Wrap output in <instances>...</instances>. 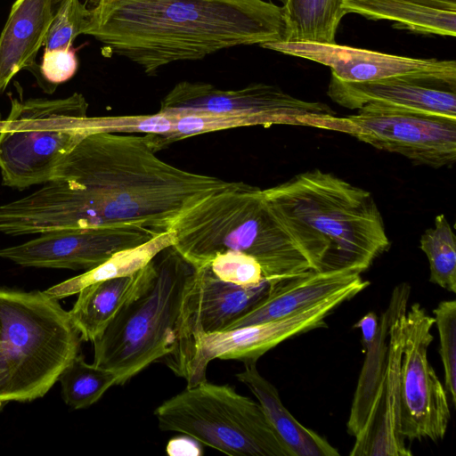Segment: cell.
<instances>
[{"mask_svg": "<svg viewBox=\"0 0 456 456\" xmlns=\"http://www.w3.org/2000/svg\"><path fill=\"white\" fill-rule=\"evenodd\" d=\"M162 431L177 432L232 456H292L259 403L229 385L208 380L187 387L159 405Z\"/></svg>", "mask_w": 456, "mask_h": 456, "instance_id": "ba28073f", "label": "cell"}, {"mask_svg": "<svg viewBox=\"0 0 456 456\" xmlns=\"http://www.w3.org/2000/svg\"><path fill=\"white\" fill-rule=\"evenodd\" d=\"M88 103L80 93L65 98L11 97L0 121L2 184L16 190L52 181L66 155L94 134Z\"/></svg>", "mask_w": 456, "mask_h": 456, "instance_id": "52a82bcc", "label": "cell"}, {"mask_svg": "<svg viewBox=\"0 0 456 456\" xmlns=\"http://www.w3.org/2000/svg\"><path fill=\"white\" fill-rule=\"evenodd\" d=\"M78 68V60L73 47L45 49L41 64L31 71L38 85L47 94L74 77Z\"/></svg>", "mask_w": 456, "mask_h": 456, "instance_id": "4dcf8cb0", "label": "cell"}, {"mask_svg": "<svg viewBox=\"0 0 456 456\" xmlns=\"http://www.w3.org/2000/svg\"><path fill=\"white\" fill-rule=\"evenodd\" d=\"M173 248L195 269L225 250L253 256L272 282L312 270L268 209L263 190L230 182L176 221Z\"/></svg>", "mask_w": 456, "mask_h": 456, "instance_id": "277c9868", "label": "cell"}, {"mask_svg": "<svg viewBox=\"0 0 456 456\" xmlns=\"http://www.w3.org/2000/svg\"><path fill=\"white\" fill-rule=\"evenodd\" d=\"M379 318L373 312L366 314L354 325L362 332V344L363 349L367 351L374 342L379 330Z\"/></svg>", "mask_w": 456, "mask_h": 456, "instance_id": "1f68e13d", "label": "cell"}, {"mask_svg": "<svg viewBox=\"0 0 456 456\" xmlns=\"http://www.w3.org/2000/svg\"><path fill=\"white\" fill-rule=\"evenodd\" d=\"M156 236L129 227L60 230L40 233L24 243L0 248V258L23 267L88 270L115 253Z\"/></svg>", "mask_w": 456, "mask_h": 456, "instance_id": "4fadbf2b", "label": "cell"}, {"mask_svg": "<svg viewBox=\"0 0 456 456\" xmlns=\"http://www.w3.org/2000/svg\"><path fill=\"white\" fill-rule=\"evenodd\" d=\"M175 242V233L173 230L161 233L137 247L118 251L99 265L53 285L44 292L59 300L77 294L91 284L133 274L144 267L159 252L174 246Z\"/></svg>", "mask_w": 456, "mask_h": 456, "instance_id": "603a6c76", "label": "cell"}, {"mask_svg": "<svg viewBox=\"0 0 456 456\" xmlns=\"http://www.w3.org/2000/svg\"><path fill=\"white\" fill-rule=\"evenodd\" d=\"M205 265L216 278L242 287L255 286L266 280L257 260L241 252L225 250Z\"/></svg>", "mask_w": 456, "mask_h": 456, "instance_id": "f1b7e54d", "label": "cell"}, {"mask_svg": "<svg viewBox=\"0 0 456 456\" xmlns=\"http://www.w3.org/2000/svg\"><path fill=\"white\" fill-rule=\"evenodd\" d=\"M337 132L414 164L438 168L456 159V118L375 106L338 117Z\"/></svg>", "mask_w": 456, "mask_h": 456, "instance_id": "7c38bea8", "label": "cell"}, {"mask_svg": "<svg viewBox=\"0 0 456 456\" xmlns=\"http://www.w3.org/2000/svg\"><path fill=\"white\" fill-rule=\"evenodd\" d=\"M62 0H52V3H53V9L55 11V9L57 8V6L60 4V3L61 2Z\"/></svg>", "mask_w": 456, "mask_h": 456, "instance_id": "836d02e7", "label": "cell"}, {"mask_svg": "<svg viewBox=\"0 0 456 456\" xmlns=\"http://www.w3.org/2000/svg\"><path fill=\"white\" fill-rule=\"evenodd\" d=\"M58 381L65 403L78 410L99 401L110 387L117 385V377L109 370L87 363L77 354L63 369Z\"/></svg>", "mask_w": 456, "mask_h": 456, "instance_id": "484cf974", "label": "cell"}, {"mask_svg": "<svg viewBox=\"0 0 456 456\" xmlns=\"http://www.w3.org/2000/svg\"><path fill=\"white\" fill-rule=\"evenodd\" d=\"M345 0H286V42L334 44Z\"/></svg>", "mask_w": 456, "mask_h": 456, "instance_id": "d4e9b609", "label": "cell"}, {"mask_svg": "<svg viewBox=\"0 0 456 456\" xmlns=\"http://www.w3.org/2000/svg\"><path fill=\"white\" fill-rule=\"evenodd\" d=\"M54 9L52 0H16L0 35V94L22 69L32 71L45 45Z\"/></svg>", "mask_w": 456, "mask_h": 456, "instance_id": "d6986e66", "label": "cell"}, {"mask_svg": "<svg viewBox=\"0 0 456 456\" xmlns=\"http://www.w3.org/2000/svg\"><path fill=\"white\" fill-rule=\"evenodd\" d=\"M278 1H280L282 4H284L286 2V0H278Z\"/></svg>", "mask_w": 456, "mask_h": 456, "instance_id": "e575fe53", "label": "cell"}, {"mask_svg": "<svg viewBox=\"0 0 456 456\" xmlns=\"http://www.w3.org/2000/svg\"><path fill=\"white\" fill-rule=\"evenodd\" d=\"M263 48L316 61L345 82H368L397 76L456 77L453 60L417 59L340 45L298 42H274Z\"/></svg>", "mask_w": 456, "mask_h": 456, "instance_id": "9a60e30c", "label": "cell"}, {"mask_svg": "<svg viewBox=\"0 0 456 456\" xmlns=\"http://www.w3.org/2000/svg\"><path fill=\"white\" fill-rule=\"evenodd\" d=\"M272 283L265 280L242 287L216 278L208 265L196 268L183 296L174 347L197 333L225 330L261 300Z\"/></svg>", "mask_w": 456, "mask_h": 456, "instance_id": "e0dca14e", "label": "cell"}, {"mask_svg": "<svg viewBox=\"0 0 456 456\" xmlns=\"http://www.w3.org/2000/svg\"><path fill=\"white\" fill-rule=\"evenodd\" d=\"M159 112L228 114L244 118L249 126L292 125L332 131H336L338 118L323 102L304 101L264 83L222 90L205 82L182 81L163 98Z\"/></svg>", "mask_w": 456, "mask_h": 456, "instance_id": "30bf717a", "label": "cell"}, {"mask_svg": "<svg viewBox=\"0 0 456 456\" xmlns=\"http://www.w3.org/2000/svg\"><path fill=\"white\" fill-rule=\"evenodd\" d=\"M142 269L130 275L91 284L77 293L69 315L82 340L93 342L102 334L134 289Z\"/></svg>", "mask_w": 456, "mask_h": 456, "instance_id": "44dd1931", "label": "cell"}, {"mask_svg": "<svg viewBox=\"0 0 456 456\" xmlns=\"http://www.w3.org/2000/svg\"><path fill=\"white\" fill-rule=\"evenodd\" d=\"M263 194L314 271L362 273L390 245L371 193L331 173L304 172Z\"/></svg>", "mask_w": 456, "mask_h": 456, "instance_id": "3957f363", "label": "cell"}, {"mask_svg": "<svg viewBox=\"0 0 456 456\" xmlns=\"http://www.w3.org/2000/svg\"><path fill=\"white\" fill-rule=\"evenodd\" d=\"M81 341L58 300L44 291L0 288V410L43 397Z\"/></svg>", "mask_w": 456, "mask_h": 456, "instance_id": "8992f818", "label": "cell"}, {"mask_svg": "<svg viewBox=\"0 0 456 456\" xmlns=\"http://www.w3.org/2000/svg\"><path fill=\"white\" fill-rule=\"evenodd\" d=\"M370 285L359 277L349 285L286 317L240 328L197 333L174 347L162 360L187 387L207 380L208 363L215 359L256 363L267 351L294 336L327 327L325 318L338 305Z\"/></svg>", "mask_w": 456, "mask_h": 456, "instance_id": "9c48e42d", "label": "cell"}, {"mask_svg": "<svg viewBox=\"0 0 456 456\" xmlns=\"http://www.w3.org/2000/svg\"><path fill=\"white\" fill-rule=\"evenodd\" d=\"M424 7L456 12V0H411Z\"/></svg>", "mask_w": 456, "mask_h": 456, "instance_id": "d6a6232c", "label": "cell"}, {"mask_svg": "<svg viewBox=\"0 0 456 456\" xmlns=\"http://www.w3.org/2000/svg\"><path fill=\"white\" fill-rule=\"evenodd\" d=\"M83 35L149 76L239 45L286 42L282 6L264 0H85Z\"/></svg>", "mask_w": 456, "mask_h": 456, "instance_id": "7a4b0ae2", "label": "cell"}, {"mask_svg": "<svg viewBox=\"0 0 456 456\" xmlns=\"http://www.w3.org/2000/svg\"><path fill=\"white\" fill-rule=\"evenodd\" d=\"M195 268L172 247L142 269L133 292L94 339V362L123 385L175 346L182 303Z\"/></svg>", "mask_w": 456, "mask_h": 456, "instance_id": "5b68a950", "label": "cell"}, {"mask_svg": "<svg viewBox=\"0 0 456 456\" xmlns=\"http://www.w3.org/2000/svg\"><path fill=\"white\" fill-rule=\"evenodd\" d=\"M439 336V354L444 373V388L456 404V301L443 300L433 310Z\"/></svg>", "mask_w": 456, "mask_h": 456, "instance_id": "83f0119b", "label": "cell"}, {"mask_svg": "<svg viewBox=\"0 0 456 456\" xmlns=\"http://www.w3.org/2000/svg\"><path fill=\"white\" fill-rule=\"evenodd\" d=\"M86 9L79 0H62L55 9L45 43V49L72 47L83 34Z\"/></svg>", "mask_w": 456, "mask_h": 456, "instance_id": "f546056e", "label": "cell"}, {"mask_svg": "<svg viewBox=\"0 0 456 456\" xmlns=\"http://www.w3.org/2000/svg\"><path fill=\"white\" fill-rule=\"evenodd\" d=\"M420 249L428 257L429 281L450 292H456L455 235L444 214L435 218V226L420 237Z\"/></svg>", "mask_w": 456, "mask_h": 456, "instance_id": "4316f807", "label": "cell"}, {"mask_svg": "<svg viewBox=\"0 0 456 456\" xmlns=\"http://www.w3.org/2000/svg\"><path fill=\"white\" fill-rule=\"evenodd\" d=\"M1 120H2V115H1V113H0V121H1Z\"/></svg>", "mask_w": 456, "mask_h": 456, "instance_id": "d590c367", "label": "cell"}, {"mask_svg": "<svg viewBox=\"0 0 456 456\" xmlns=\"http://www.w3.org/2000/svg\"><path fill=\"white\" fill-rule=\"evenodd\" d=\"M407 305L394 316L380 381L364 424L355 437L352 456H410L401 434L400 369L403 347V315Z\"/></svg>", "mask_w": 456, "mask_h": 456, "instance_id": "2e32d148", "label": "cell"}, {"mask_svg": "<svg viewBox=\"0 0 456 456\" xmlns=\"http://www.w3.org/2000/svg\"><path fill=\"white\" fill-rule=\"evenodd\" d=\"M434 324V317L419 303L403 315L401 434L409 442L443 440L451 419L448 395L428 358Z\"/></svg>", "mask_w": 456, "mask_h": 456, "instance_id": "8fae6325", "label": "cell"}, {"mask_svg": "<svg viewBox=\"0 0 456 456\" xmlns=\"http://www.w3.org/2000/svg\"><path fill=\"white\" fill-rule=\"evenodd\" d=\"M257 399L268 423L292 456H337L338 450L315 431L304 427L282 404L276 387L264 378L256 363L236 374Z\"/></svg>", "mask_w": 456, "mask_h": 456, "instance_id": "ffe728a7", "label": "cell"}, {"mask_svg": "<svg viewBox=\"0 0 456 456\" xmlns=\"http://www.w3.org/2000/svg\"><path fill=\"white\" fill-rule=\"evenodd\" d=\"M229 183L165 162L147 134H91L61 161L52 181L0 205V232L129 227L158 236Z\"/></svg>", "mask_w": 456, "mask_h": 456, "instance_id": "6da1fadb", "label": "cell"}, {"mask_svg": "<svg viewBox=\"0 0 456 456\" xmlns=\"http://www.w3.org/2000/svg\"><path fill=\"white\" fill-rule=\"evenodd\" d=\"M344 11L395 21L418 33L456 36V12L429 9L411 0H345Z\"/></svg>", "mask_w": 456, "mask_h": 456, "instance_id": "7402d4cb", "label": "cell"}, {"mask_svg": "<svg viewBox=\"0 0 456 456\" xmlns=\"http://www.w3.org/2000/svg\"><path fill=\"white\" fill-rule=\"evenodd\" d=\"M410 292L411 287L409 284L397 285L392 292L387 310L379 321L378 334L372 343L373 346H370L375 350L377 355L371 356L367 354L347 421V431L353 436H357L364 424L373 395L382 376L390 323L398 310L403 305H407Z\"/></svg>", "mask_w": 456, "mask_h": 456, "instance_id": "cb8c5ba5", "label": "cell"}, {"mask_svg": "<svg viewBox=\"0 0 456 456\" xmlns=\"http://www.w3.org/2000/svg\"><path fill=\"white\" fill-rule=\"evenodd\" d=\"M328 95L350 110L375 106L456 118V77L397 76L345 82L331 76Z\"/></svg>", "mask_w": 456, "mask_h": 456, "instance_id": "5bb4252c", "label": "cell"}, {"mask_svg": "<svg viewBox=\"0 0 456 456\" xmlns=\"http://www.w3.org/2000/svg\"><path fill=\"white\" fill-rule=\"evenodd\" d=\"M359 277L361 273L349 270H308L273 282L268 293L248 311L230 323L225 330L293 314L345 288Z\"/></svg>", "mask_w": 456, "mask_h": 456, "instance_id": "ac0fdd59", "label": "cell"}]
</instances>
